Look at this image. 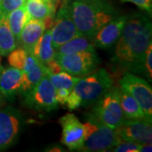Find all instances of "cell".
<instances>
[{
	"label": "cell",
	"instance_id": "7402d4cb",
	"mask_svg": "<svg viewBox=\"0 0 152 152\" xmlns=\"http://www.w3.org/2000/svg\"><path fill=\"white\" fill-rule=\"evenodd\" d=\"M8 20H9V25L10 27L12 32L14 34L15 40L17 42V47L20 41V33L22 31V29L24 28L26 23L31 19L27 11L25 8V5L22 6L20 8L17 9L15 10L10 12L8 15Z\"/></svg>",
	"mask_w": 152,
	"mask_h": 152
},
{
	"label": "cell",
	"instance_id": "ffe728a7",
	"mask_svg": "<svg viewBox=\"0 0 152 152\" xmlns=\"http://www.w3.org/2000/svg\"><path fill=\"white\" fill-rule=\"evenodd\" d=\"M17 48V42L11 31L7 15H0V56H8Z\"/></svg>",
	"mask_w": 152,
	"mask_h": 152
},
{
	"label": "cell",
	"instance_id": "2e32d148",
	"mask_svg": "<svg viewBox=\"0 0 152 152\" xmlns=\"http://www.w3.org/2000/svg\"><path fill=\"white\" fill-rule=\"evenodd\" d=\"M46 31L43 20L30 19L20 33L17 48H24L27 53H32L33 48Z\"/></svg>",
	"mask_w": 152,
	"mask_h": 152
},
{
	"label": "cell",
	"instance_id": "8992f818",
	"mask_svg": "<svg viewBox=\"0 0 152 152\" xmlns=\"http://www.w3.org/2000/svg\"><path fill=\"white\" fill-rule=\"evenodd\" d=\"M54 59L63 70L77 77H83L92 73L101 63L96 51L55 54Z\"/></svg>",
	"mask_w": 152,
	"mask_h": 152
},
{
	"label": "cell",
	"instance_id": "ac0fdd59",
	"mask_svg": "<svg viewBox=\"0 0 152 152\" xmlns=\"http://www.w3.org/2000/svg\"><path fill=\"white\" fill-rule=\"evenodd\" d=\"M32 54L42 64H46L49 61L54 59L56 50L53 46L51 29H48L44 31L43 35L34 47Z\"/></svg>",
	"mask_w": 152,
	"mask_h": 152
},
{
	"label": "cell",
	"instance_id": "7a4b0ae2",
	"mask_svg": "<svg viewBox=\"0 0 152 152\" xmlns=\"http://www.w3.org/2000/svg\"><path fill=\"white\" fill-rule=\"evenodd\" d=\"M71 16L81 36L91 40L96 33L119 15L107 0H67Z\"/></svg>",
	"mask_w": 152,
	"mask_h": 152
},
{
	"label": "cell",
	"instance_id": "d6986e66",
	"mask_svg": "<svg viewBox=\"0 0 152 152\" xmlns=\"http://www.w3.org/2000/svg\"><path fill=\"white\" fill-rule=\"evenodd\" d=\"M119 88V101L125 118L136 120H148L143 113L141 107L134 98L123 88ZM149 122V121H148Z\"/></svg>",
	"mask_w": 152,
	"mask_h": 152
},
{
	"label": "cell",
	"instance_id": "8fae6325",
	"mask_svg": "<svg viewBox=\"0 0 152 152\" xmlns=\"http://www.w3.org/2000/svg\"><path fill=\"white\" fill-rule=\"evenodd\" d=\"M115 130L121 140L137 142L142 145L151 143V123L146 120L125 118L123 124Z\"/></svg>",
	"mask_w": 152,
	"mask_h": 152
},
{
	"label": "cell",
	"instance_id": "ba28073f",
	"mask_svg": "<svg viewBox=\"0 0 152 152\" xmlns=\"http://www.w3.org/2000/svg\"><path fill=\"white\" fill-rule=\"evenodd\" d=\"M21 112L11 106L0 107V151L16 142L25 125Z\"/></svg>",
	"mask_w": 152,
	"mask_h": 152
},
{
	"label": "cell",
	"instance_id": "7c38bea8",
	"mask_svg": "<svg viewBox=\"0 0 152 152\" xmlns=\"http://www.w3.org/2000/svg\"><path fill=\"white\" fill-rule=\"evenodd\" d=\"M62 126L61 142L70 151H80L85 140V127L75 114L67 113L59 118Z\"/></svg>",
	"mask_w": 152,
	"mask_h": 152
},
{
	"label": "cell",
	"instance_id": "3957f363",
	"mask_svg": "<svg viewBox=\"0 0 152 152\" xmlns=\"http://www.w3.org/2000/svg\"><path fill=\"white\" fill-rule=\"evenodd\" d=\"M90 113L86 115L87 119H91L116 129L125 120L124 114L119 101V88L113 86L103 94L96 102Z\"/></svg>",
	"mask_w": 152,
	"mask_h": 152
},
{
	"label": "cell",
	"instance_id": "4dcf8cb0",
	"mask_svg": "<svg viewBox=\"0 0 152 152\" xmlns=\"http://www.w3.org/2000/svg\"><path fill=\"white\" fill-rule=\"evenodd\" d=\"M44 66L46 68V72L47 73H50V74H57V73H59L61 71H63V69L55 61V59L49 61L48 63L44 64Z\"/></svg>",
	"mask_w": 152,
	"mask_h": 152
},
{
	"label": "cell",
	"instance_id": "52a82bcc",
	"mask_svg": "<svg viewBox=\"0 0 152 152\" xmlns=\"http://www.w3.org/2000/svg\"><path fill=\"white\" fill-rule=\"evenodd\" d=\"M21 95L25 104L35 111L48 113L58 108L56 89L47 75L42 77L32 89Z\"/></svg>",
	"mask_w": 152,
	"mask_h": 152
},
{
	"label": "cell",
	"instance_id": "9a60e30c",
	"mask_svg": "<svg viewBox=\"0 0 152 152\" xmlns=\"http://www.w3.org/2000/svg\"><path fill=\"white\" fill-rule=\"evenodd\" d=\"M23 70L14 67H1L0 69V93L5 100L13 101L20 92Z\"/></svg>",
	"mask_w": 152,
	"mask_h": 152
},
{
	"label": "cell",
	"instance_id": "1f68e13d",
	"mask_svg": "<svg viewBox=\"0 0 152 152\" xmlns=\"http://www.w3.org/2000/svg\"><path fill=\"white\" fill-rule=\"evenodd\" d=\"M151 143H150V144H144V145H142L141 148L140 150V152H151Z\"/></svg>",
	"mask_w": 152,
	"mask_h": 152
},
{
	"label": "cell",
	"instance_id": "30bf717a",
	"mask_svg": "<svg viewBox=\"0 0 152 152\" xmlns=\"http://www.w3.org/2000/svg\"><path fill=\"white\" fill-rule=\"evenodd\" d=\"M51 36L55 50L71 39L81 36L72 19L67 0H64L58 11L55 14L53 25L51 28Z\"/></svg>",
	"mask_w": 152,
	"mask_h": 152
},
{
	"label": "cell",
	"instance_id": "277c9868",
	"mask_svg": "<svg viewBox=\"0 0 152 152\" xmlns=\"http://www.w3.org/2000/svg\"><path fill=\"white\" fill-rule=\"evenodd\" d=\"M113 86L112 76L108 71L102 68L80 77L72 91L80 99L81 107H86L96 102Z\"/></svg>",
	"mask_w": 152,
	"mask_h": 152
},
{
	"label": "cell",
	"instance_id": "44dd1931",
	"mask_svg": "<svg viewBox=\"0 0 152 152\" xmlns=\"http://www.w3.org/2000/svg\"><path fill=\"white\" fill-rule=\"evenodd\" d=\"M95 52V47L91 40L84 36H79L73 38L56 49V54H66L80 52Z\"/></svg>",
	"mask_w": 152,
	"mask_h": 152
},
{
	"label": "cell",
	"instance_id": "603a6c76",
	"mask_svg": "<svg viewBox=\"0 0 152 152\" xmlns=\"http://www.w3.org/2000/svg\"><path fill=\"white\" fill-rule=\"evenodd\" d=\"M47 76L48 77L50 81L55 87L56 90L64 88V89H69L72 91L75 85L80 79V77L72 75L64 70L57 74L47 73Z\"/></svg>",
	"mask_w": 152,
	"mask_h": 152
},
{
	"label": "cell",
	"instance_id": "f546056e",
	"mask_svg": "<svg viewBox=\"0 0 152 152\" xmlns=\"http://www.w3.org/2000/svg\"><path fill=\"white\" fill-rule=\"evenodd\" d=\"M71 91L69 89H64V88H61V89H57L56 90V100L58 102V103L61 105H66L68 97L70 94Z\"/></svg>",
	"mask_w": 152,
	"mask_h": 152
},
{
	"label": "cell",
	"instance_id": "f1b7e54d",
	"mask_svg": "<svg viewBox=\"0 0 152 152\" xmlns=\"http://www.w3.org/2000/svg\"><path fill=\"white\" fill-rule=\"evenodd\" d=\"M66 106L71 111L72 110H76V109H78L79 107H81L80 99L79 98V96L73 91H71L70 94H69V96L68 97L67 102H66Z\"/></svg>",
	"mask_w": 152,
	"mask_h": 152
},
{
	"label": "cell",
	"instance_id": "d4e9b609",
	"mask_svg": "<svg viewBox=\"0 0 152 152\" xmlns=\"http://www.w3.org/2000/svg\"><path fill=\"white\" fill-rule=\"evenodd\" d=\"M26 0H2L0 15H8L10 12L25 5Z\"/></svg>",
	"mask_w": 152,
	"mask_h": 152
},
{
	"label": "cell",
	"instance_id": "5bb4252c",
	"mask_svg": "<svg viewBox=\"0 0 152 152\" xmlns=\"http://www.w3.org/2000/svg\"><path fill=\"white\" fill-rule=\"evenodd\" d=\"M45 75H47V72L44 64L39 62L32 53H27L19 93L23 94L32 89Z\"/></svg>",
	"mask_w": 152,
	"mask_h": 152
},
{
	"label": "cell",
	"instance_id": "e575fe53",
	"mask_svg": "<svg viewBox=\"0 0 152 152\" xmlns=\"http://www.w3.org/2000/svg\"><path fill=\"white\" fill-rule=\"evenodd\" d=\"M1 2H2V0H0V7H1Z\"/></svg>",
	"mask_w": 152,
	"mask_h": 152
},
{
	"label": "cell",
	"instance_id": "6da1fadb",
	"mask_svg": "<svg viewBox=\"0 0 152 152\" xmlns=\"http://www.w3.org/2000/svg\"><path fill=\"white\" fill-rule=\"evenodd\" d=\"M151 37V21L146 15H128L111 60L114 71L122 75L126 72L144 75L145 53L152 43Z\"/></svg>",
	"mask_w": 152,
	"mask_h": 152
},
{
	"label": "cell",
	"instance_id": "484cf974",
	"mask_svg": "<svg viewBox=\"0 0 152 152\" xmlns=\"http://www.w3.org/2000/svg\"><path fill=\"white\" fill-rule=\"evenodd\" d=\"M142 146V144L134 141H121L114 146L111 151L114 152H140Z\"/></svg>",
	"mask_w": 152,
	"mask_h": 152
},
{
	"label": "cell",
	"instance_id": "5b68a950",
	"mask_svg": "<svg viewBox=\"0 0 152 152\" xmlns=\"http://www.w3.org/2000/svg\"><path fill=\"white\" fill-rule=\"evenodd\" d=\"M85 140L80 151H111L120 141L115 129L91 119L84 124Z\"/></svg>",
	"mask_w": 152,
	"mask_h": 152
},
{
	"label": "cell",
	"instance_id": "e0dca14e",
	"mask_svg": "<svg viewBox=\"0 0 152 152\" xmlns=\"http://www.w3.org/2000/svg\"><path fill=\"white\" fill-rule=\"evenodd\" d=\"M58 0H26L25 8L31 19L43 20L49 15H55Z\"/></svg>",
	"mask_w": 152,
	"mask_h": 152
},
{
	"label": "cell",
	"instance_id": "cb8c5ba5",
	"mask_svg": "<svg viewBox=\"0 0 152 152\" xmlns=\"http://www.w3.org/2000/svg\"><path fill=\"white\" fill-rule=\"evenodd\" d=\"M27 56L26 51L22 48H16L8 55V61L11 67L23 70L26 58Z\"/></svg>",
	"mask_w": 152,
	"mask_h": 152
},
{
	"label": "cell",
	"instance_id": "4316f807",
	"mask_svg": "<svg viewBox=\"0 0 152 152\" xmlns=\"http://www.w3.org/2000/svg\"><path fill=\"white\" fill-rule=\"evenodd\" d=\"M144 75L149 81L152 79V43L149 45L145 53V58L144 62Z\"/></svg>",
	"mask_w": 152,
	"mask_h": 152
},
{
	"label": "cell",
	"instance_id": "836d02e7",
	"mask_svg": "<svg viewBox=\"0 0 152 152\" xmlns=\"http://www.w3.org/2000/svg\"><path fill=\"white\" fill-rule=\"evenodd\" d=\"M1 67H2V65H1V60H0V69H1Z\"/></svg>",
	"mask_w": 152,
	"mask_h": 152
},
{
	"label": "cell",
	"instance_id": "83f0119b",
	"mask_svg": "<svg viewBox=\"0 0 152 152\" xmlns=\"http://www.w3.org/2000/svg\"><path fill=\"white\" fill-rule=\"evenodd\" d=\"M122 1L132 3L136 6H138L140 10L145 11L150 15H151L152 0H122Z\"/></svg>",
	"mask_w": 152,
	"mask_h": 152
},
{
	"label": "cell",
	"instance_id": "9c48e42d",
	"mask_svg": "<svg viewBox=\"0 0 152 152\" xmlns=\"http://www.w3.org/2000/svg\"><path fill=\"white\" fill-rule=\"evenodd\" d=\"M119 86L130 94L141 107L146 119L152 122V89L149 83L130 72L123 74Z\"/></svg>",
	"mask_w": 152,
	"mask_h": 152
},
{
	"label": "cell",
	"instance_id": "d6a6232c",
	"mask_svg": "<svg viewBox=\"0 0 152 152\" xmlns=\"http://www.w3.org/2000/svg\"><path fill=\"white\" fill-rule=\"evenodd\" d=\"M4 104H5V98L4 97L2 96V94L0 93V107H3V106H4Z\"/></svg>",
	"mask_w": 152,
	"mask_h": 152
},
{
	"label": "cell",
	"instance_id": "4fadbf2b",
	"mask_svg": "<svg viewBox=\"0 0 152 152\" xmlns=\"http://www.w3.org/2000/svg\"><path fill=\"white\" fill-rule=\"evenodd\" d=\"M128 15H122L113 19L101 28L91 39L95 48L107 49L116 43L124 30Z\"/></svg>",
	"mask_w": 152,
	"mask_h": 152
}]
</instances>
